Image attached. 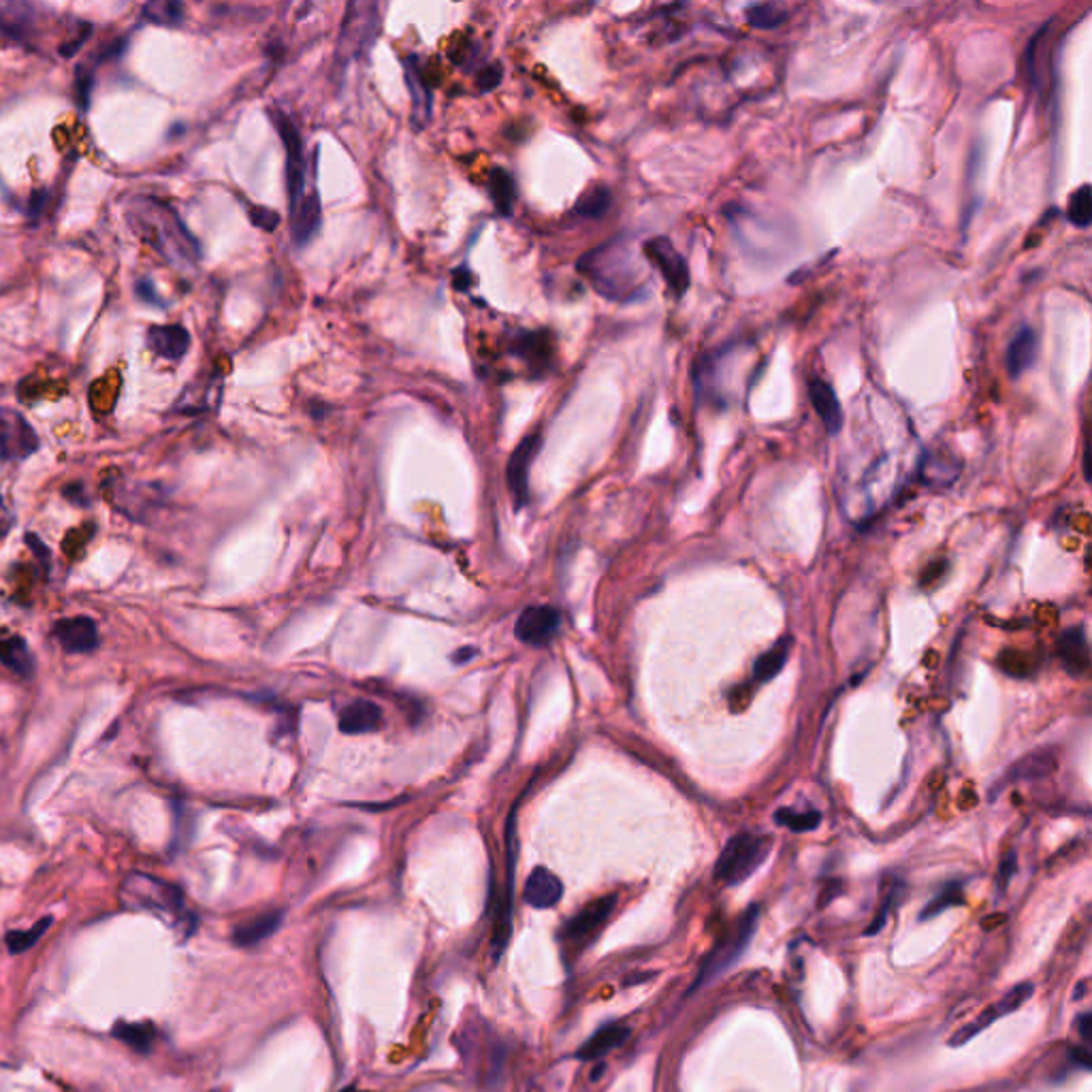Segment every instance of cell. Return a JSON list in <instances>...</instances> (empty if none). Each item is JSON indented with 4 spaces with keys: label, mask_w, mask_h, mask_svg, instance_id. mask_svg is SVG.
I'll return each mask as SVG.
<instances>
[{
    "label": "cell",
    "mask_w": 1092,
    "mask_h": 1092,
    "mask_svg": "<svg viewBox=\"0 0 1092 1092\" xmlns=\"http://www.w3.org/2000/svg\"><path fill=\"white\" fill-rule=\"evenodd\" d=\"M273 127H276L280 141L286 150V190L291 201V214L297 210L299 201L303 199L305 188V161H303V141L293 120L282 109H269Z\"/></svg>",
    "instance_id": "cell-5"
},
{
    "label": "cell",
    "mask_w": 1092,
    "mask_h": 1092,
    "mask_svg": "<svg viewBox=\"0 0 1092 1092\" xmlns=\"http://www.w3.org/2000/svg\"><path fill=\"white\" fill-rule=\"evenodd\" d=\"M54 636L67 653H90L98 647L96 624L88 616L60 619L54 625Z\"/></svg>",
    "instance_id": "cell-14"
},
{
    "label": "cell",
    "mask_w": 1092,
    "mask_h": 1092,
    "mask_svg": "<svg viewBox=\"0 0 1092 1092\" xmlns=\"http://www.w3.org/2000/svg\"><path fill=\"white\" fill-rule=\"evenodd\" d=\"M515 352L534 371H540L550 363V340L546 333H521L515 342Z\"/></svg>",
    "instance_id": "cell-28"
},
{
    "label": "cell",
    "mask_w": 1092,
    "mask_h": 1092,
    "mask_svg": "<svg viewBox=\"0 0 1092 1092\" xmlns=\"http://www.w3.org/2000/svg\"><path fill=\"white\" fill-rule=\"evenodd\" d=\"M322 220V207L318 190L303 194L299 201L297 210L293 211V239L297 245H305L312 242V237L318 233Z\"/></svg>",
    "instance_id": "cell-22"
},
{
    "label": "cell",
    "mask_w": 1092,
    "mask_h": 1092,
    "mask_svg": "<svg viewBox=\"0 0 1092 1092\" xmlns=\"http://www.w3.org/2000/svg\"><path fill=\"white\" fill-rule=\"evenodd\" d=\"M559 630V613L553 606H529L515 625V636L527 644H546Z\"/></svg>",
    "instance_id": "cell-13"
},
{
    "label": "cell",
    "mask_w": 1092,
    "mask_h": 1092,
    "mask_svg": "<svg viewBox=\"0 0 1092 1092\" xmlns=\"http://www.w3.org/2000/svg\"><path fill=\"white\" fill-rule=\"evenodd\" d=\"M1015 868H1018V858H1015V851H1009V854L1005 856L1001 862V868H998L997 881H998V889H1001V892L1009 886V881H1012Z\"/></svg>",
    "instance_id": "cell-43"
},
{
    "label": "cell",
    "mask_w": 1092,
    "mask_h": 1092,
    "mask_svg": "<svg viewBox=\"0 0 1092 1092\" xmlns=\"http://www.w3.org/2000/svg\"><path fill=\"white\" fill-rule=\"evenodd\" d=\"M1067 218L1069 222H1071L1073 227L1078 228H1088L1090 220H1092V196H1090V186L1084 184L1080 186L1075 193L1069 196V205H1067Z\"/></svg>",
    "instance_id": "cell-34"
},
{
    "label": "cell",
    "mask_w": 1092,
    "mask_h": 1092,
    "mask_svg": "<svg viewBox=\"0 0 1092 1092\" xmlns=\"http://www.w3.org/2000/svg\"><path fill=\"white\" fill-rule=\"evenodd\" d=\"M561 897H564V883H561V879L544 866L534 868L532 875H529L525 881V889H523V898H525L529 907L550 909L559 903Z\"/></svg>",
    "instance_id": "cell-17"
},
{
    "label": "cell",
    "mask_w": 1092,
    "mask_h": 1092,
    "mask_svg": "<svg viewBox=\"0 0 1092 1092\" xmlns=\"http://www.w3.org/2000/svg\"><path fill=\"white\" fill-rule=\"evenodd\" d=\"M501 81V69L500 67H484L480 70L478 75V86L483 90H493L495 86H498Z\"/></svg>",
    "instance_id": "cell-45"
},
{
    "label": "cell",
    "mask_w": 1092,
    "mask_h": 1092,
    "mask_svg": "<svg viewBox=\"0 0 1092 1092\" xmlns=\"http://www.w3.org/2000/svg\"><path fill=\"white\" fill-rule=\"evenodd\" d=\"M578 271L602 297L610 302H632L642 288V269L634 250L624 239L598 245L578 261Z\"/></svg>",
    "instance_id": "cell-2"
},
{
    "label": "cell",
    "mask_w": 1092,
    "mask_h": 1092,
    "mask_svg": "<svg viewBox=\"0 0 1092 1092\" xmlns=\"http://www.w3.org/2000/svg\"><path fill=\"white\" fill-rule=\"evenodd\" d=\"M963 903H964L963 883L952 881V883H947V886H943L941 892H939L924 909H922L920 920H932V917L943 914V911H947L952 907H960Z\"/></svg>",
    "instance_id": "cell-33"
},
{
    "label": "cell",
    "mask_w": 1092,
    "mask_h": 1092,
    "mask_svg": "<svg viewBox=\"0 0 1092 1092\" xmlns=\"http://www.w3.org/2000/svg\"><path fill=\"white\" fill-rule=\"evenodd\" d=\"M342 1092H357V1090H354V1088H343Z\"/></svg>",
    "instance_id": "cell-52"
},
{
    "label": "cell",
    "mask_w": 1092,
    "mask_h": 1092,
    "mask_svg": "<svg viewBox=\"0 0 1092 1092\" xmlns=\"http://www.w3.org/2000/svg\"><path fill=\"white\" fill-rule=\"evenodd\" d=\"M757 920H760V907L751 905V907L742 914L740 920L736 922V926L732 928L730 932H725L722 939H717L715 947L708 952L707 960H704L700 971H698L691 992L698 990V988L704 984H708V981H713L715 977H722L730 966L739 963L742 952H745L753 935H756Z\"/></svg>",
    "instance_id": "cell-4"
},
{
    "label": "cell",
    "mask_w": 1092,
    "mask_h": 1092,
    "mask_svg": "<svg viewBox=\"0 0 1092 1092\" xmlns=\"http://www.w3.org/2000/svg\"><path fill=\"white\" fill-rule=\"evenodd\" d=\"M1056 766H1058V762L1052 753H1047V751L1033 753V756H1026L1020 762H1015L1013 766L1007 771V774H1005L1003 783H1012V781H1018V779L1046 777V774L1056 771Z\"/></svg>",
    "instance_id": "cell-29"
},
{
    "label": "cell",
    "mask_w": 1092,
    "mask_h": 1092,
    "mask_svg": "<svg viewBox=\"0 0 1092 1092\" xmlns=\"http://www.w3.org/2000/svg\"><path fill=\"white\" fill-rule=\"evenodd\" d=\"M1039 357V335L1033 327H1020L1009 342L1007 352H1005V369H1007L1009 378L1018 380L1024 371H1029L1037 363Z\"/></svg>",
    "instance_id": "cell-15"
},
{
    "label": "cell",
    "mask_w": 1092,
    "mask_h": 1092,
    "mask_svg": "<svg viewBox=\"0 0 1092 1092\" xmlns=\"http://www.w3.org/2000/svg\"><path fill=\"white\" fill-rule=\"evenodd\" d=\"M903 889H905L903 881H892V886L888 888L886 898H883L881 909H879V914H877L875 920H873V924L866 928V932H864V935H877V932L881 931L883 926H886L889 911L894 909V905H897L898 900H900V897H903Z\"/></svg>",
    "instance_id": "cell-38"
},
{
    "label": "cell",
    "mask_w": 1092,
    "mask_h": 1092,
    "mask_svg": "<svg viewBox=\"0 0 1092 1092\" xmlns=\"http://www.w3.org/2000/svg\"><path fill=\"white\" fill-rule=\"evenodd\" d=\"M135 293H136V297H139L141 302H144V303L158 305V308H165V302H162V299L158 297V293H156L154 284H152L150 280H147V277H141V280L136 282Z\"/></svg>",
    "instance_id": "cell-42"
},
{
    "label": "cell",
    "mask_w": 1092,
    "mask_h": 1092,
    "mask_svg": "<svg viewBox=\"0 0 1092 1092\" xmlns=\"http://www.w3.org/2000/svg\"><path fill=\"white\" fill-rule=\"evenodd\" d=\"M122 897L128 905L139 909L158 911V914H171L176 915L182 911V894L169 883L158 881V879L145 875H130L122 886Z\"/></svg>",
    "instance_id": "cell-7"
},
{
    "label": "cell",
    "mask_w": 1092,
    "mask_h": 1092,
    "mask_svg": "<svg viewBox=\"0 0 1092 1092\" xmlns=\"http://www.w3.org/2000/svg\"><path fill=\"white\" fill-rule=\"evenodd\" d=\"M946 570H947V561H935V564H931L924 572H922L920 585L922 587L935 585L939 578L946 575Z\"/></svg>",
    "instance_id": "cell-44"
},
{
    "label": "cell",
    "mask_w": 1092,
    "mask_h": 1092,
    "mask_svg": "<svg viewBox=\"0 0 1092 1092\" xmlns=\"http://www.w3.org/2000/svg\"><path fill=\"white\" fill-rule=\"evenodd\" d=\"M474 655H476V649H472V647H461V649H459V651H455V653L451 655V659H452V662H455V664H466V662H469V659L474 658Z\"/></svg>",
    "instance_id": "cell-48"
},
{
    "label": "cell",
    "mask_w": 1092,
    "mask_h": 1092,
    "mask_svg": "<svg viewBox=\"0 0 1092 1092\" xmlns=\"http://www.w3.org/2000/svg\"><path fill=\"white\" fill-rule=\"evenodd\" d=\"M1033 990H1035V988H1033V984H1029V981H1024V984H1018L1015 988H1012V990H1009L1003 998H998L997 1003H992L990 1007L984 1009V1012L977 1015L973 1022H969L966 1026H963V1029H960V1030H956V1033L952 1035V1039H949V1046H952V1047L964 1046L966 1041L973 1039V1037L980 1035L981 1030H986L988 1026L995 1024L998 1018H1003V1015H1007V1013L1018 1012V1009L1022 1007V1005L1029 1001L1030 997H1033Z\"/></svg>",
    "instance_id": "cell-10"
},
{
    "label": "cell",
    "mask_w": 1092,
    "mask_h": 1092,
    "mask_svg": "<svg viewBox=\"0 0 1092 1092\" xmlns=\"http://www.w3.org/2000/svg\"><path fill=\"white\" fill-rule=\"evenodd\" d=\"M627 1037H630V1029H627V1026L606 1024L589 1037V1039L585 1041V1046L576 1052V1056L581 1058V1061H595V1058H602L608 1052H613L615 1047H619L621 1044H624Z\"/></svg>",
    "instance_id": "cell-25"
},
{
    "label": "cell",
    "mask_w": 1092,
    "mask_h": 1092,
    "mask_svg": "<svg viewBox=\"0 0 1092 1092\" xmlns=\"http://www.w3.org/2000/svg\"><path fill=\"white\" fill-rule=\"evenodd\" d=\"M128 225L147 245L173 267H193L201 259V245L184 227L171 207L152 199L135 196L127 210Z\"/></svg>",
    "instance_id": "cell-1"
},
{
    "label": "cell",
    "mask_w": 1092,
    "mask_h": 1092,
    "mask_svg": "<svg viewBox=\"0 0 1092 1092\" xmlns=\"http://www.w3.org/2000/svg\"><path fill=\"white\" fill-rule=\"evenodd\" d=\"M615 905H616L615 894H608V897H602V898L593 900V903H589L587 907H583L581 911H578L572 920H567L566 928L561 931V939L567 943H572V946L592 941V939L598 935L600 931H602L606 922H608L610 914L615 911Z\"/></svg>",
    "instance_id": "cell-11"
},
{
    "label": "cell",
    "mask_w": 1092,
    "mask_h": 1092,
    "mask_svg": "<svg viewBox=\"0 0 1092 1092\" xmlns=\"http://www.w3.org/2000/svg\"><path fill=\"white\" fill-rule=\"evenodd\" d=\"M116 1035L136 1052H147L154 1041V1029L150 1024L122 1022L116 1026Z\"/></svg>",
    "instance_id": "cell-36"
},
{
    "label": "cell",
    "mask_w": 1092,
    "mask_h": 1092,
    "mask_svg": "<svg viewBox=\"0 0 1092 1092\" xmlns=\"http://www.w3.org/2000/svg\"><path fill=\"white\" fill-rule=\"evenodd\" d=\"M1071 1058L1075 1061V1064H1080V1067H1082V1069H1088L1090 1067V1052H1088V1047H1086V1046L1084 1047H1075V1050H1071Z\"/></svg>",
    "instance_id": "cell-47"
},
{
    "label": "cell",
    "mask_w": 1092,
    "mask_h": 1092,
    "mask_svg": "<svg viewBox=\"0 0 1092 1092\" xmlns=\"http://www.w3.org/2000/svg\"><path fill=\"white\" fill-rule=\"evenodd\" d=\"M540 442H542L540 434L525 435V438L521 440V444L515 449V452H512L510 461H508V469H506L508 487H510L512 495H515L517 506L527 504L529 467H532V461L538 455Z\"/></svg>",
    "instance_id": "cell-12"
},
{
    "label": "cell",
    "mask_w": 1092,
    "mask_h": 1092,
    "mask_svg": "<svg viewBox=\"0 0 1092 1092\" xmlns=\"http://www.w3.org/2000/svg\"><path fill=\"white\" fill-rule=\"evenodd\" d=\"M773 839L764 834L740 832L732 837L715 864V879L725 886H740L766 862Z\"/></svg>",
    "instance_id": "cell-3"
},
{
    "label": "cell",
    "mask_w": 1092,
    "mask_h": 1092,
    "mask_svg": "<svg viewBox=\"0 0 1092 1092\" xmlns=\"http://www.w3.org/2000/svg\"><path fill=\"white\" fill-rule=\"evenodd\" d=\"M144 20L156 26H179L184 21V4L173 0H154L144 7Z\"/></svg>",
    "instance_id": "cell-32"
},
{
    "label": "cell",
    "mask_w": 1092,
    "mask_h": 1092,
    "mask_svg": "<svg viewBox=\"0 0 1092 1092\" xmlns=\"http://www.w3.org/2000/svg\"><path fill=\"white\" fill-rule=\"evenodd\" d=\"M403 75H406V86L410 98H412V116L420 127H425L429 122L434 105H431V90L425 84L423 70H420L417 58H403Z\"/></svg>",
    "instance_id": "cell-21"
},
{
    "label": "cell",
    "mask_w": 1092,
    "mask_h": 1092,
    "mask_svg": "<svg viewBox=\"0 0 1092 1092\" xmlns=\"http://www.w3.org/2000/svg\"><path fill=\"white\" fill-rule=\"evenodd\" d=\"M284 914L282 911H269V914H261L252 920L244 922L233 931V941L239 947H252L256 943L269 939L277 928L282 926Z\"/></svg>",
    "instance_id": "cell-24"
},
{
    "label": "cell",
    "mask_w": 1092,
    "mask_h": 1092,
    "mask_svg": "<svg viewBox=\"0 0 1092 1092\" xmlns=\"http://www.w3.org/2000/svg\"><path fill=\"white\" fill-rule=\"evenodd\" d=\"M47 196H49L47 190H35V193H32L30 205H29V216L30 218H39L41 210H43V207H46Z\"/></svg>",
    "instance_id": "cell-46"
},
{
    "label": "cell",
    "mask_w": 1092,
    "mask_h": 1092,
    "mask_svg": "<svg viewBox=\"0 0 1092 1092\" xmlns=\"http://www.w3.org/2000/svg\"><path fill=\"white\" fill-rule=\"evenodd\" d=\"M90 92H92V69L81 64V67L78 69V75H75V95H78V103L84 112H88Z\"/></svg>",
    "instance_id": "cell-40"
},
{
    "label": "cell",
    "mask_w": 1092,
    "mask_h": 1092,
    "mask_svg": "<svg viewBox=\"0 0 1092 1092\" xmlns=\"http://www.w3.org/2000/svg\"><path fill=\"white\" fill-rule=\"evenodd\" d=\"M774 822H777L779 826L790 828L791 832H811V830H815L819 826L822 815H819L817 811L796 813L791 809H779L777 813H774Z\"/></svg>",
    "instance_id": "cell-37"
},
{
    "label": "cell",
    "mask_w": 1092,
    "mask_h": 1092,
    "mask_svg": "<svg viewBox=\"0 0 1092 1092\" xmlns=\"http://www.w3.org/2000/svg\"><path fill=\"white\" fill-rule=\"evenodd\" d=\"M378 29L380 18L376 4H351L342 26L337 56L346 60L357 58L359 54H363L365 49L371 47V43L378 37Z\"/></svg>",
    "instance_id": "cell-6"
},
{
    "label": "cell",
    "mask_w": 1092,
    "mask_h": 1092,
    "mask_svg": "<svg viewBox=\"0 0 1092 1092\" xmlns=\"http://www.w3.org/2000/svg\"><path fill=\"white\" fill-rule=\"evenodd\" d=\"M745 15L749 26L757 30H774L788 20L785 11L779 9L777 4H751V7H747Z\"/></svg>",
    "instance_id": "cell-35"
},
{
    "label": "cell",
    "mask_w": 1092,
    "mask_h": 1092,
    "mask_svg": "<svg viewBox=\"0 0 1092 1092\" xmlns=\"http://www.w3.org/2000/svg\"><path fill=\"white\" fill-rule=\"evenodd\" d=\"M809 400L813 403V408H815L817 417L822 418L823 427L830 435H837L840 429H843V406H840L837 393H834L832 385L826 380H822L819 376H813L809 380Z\"/></svg>",
    "instance_id": "cell-16"
},
{
    "label": "cell",
    "mask_w": 1092,
    "mask_h": 1092,
    "mask_svg": "<svg viewBox=\"0 0 1092 1092\" xmlns=\"http://www.w3.org/2000/svg\"><path fill=\"white\" fill-rule=\"evenodd\" d=\"M642 250L655 269H659V273H662L668 288L674 293V297H682L691 284L690 265L682 259L679 250L674 248L673 242H670L668 237H653L642 245Z\"/></svg>",
    "instance_id": "cell-9"
},
{
    "label": "cell",
    "mask_w": 1092,
    "mask_h": 1092,
    "mask_svg": "<svg viewBox=\"0 0 1092 1092\" xmlns=\"http://www.w3.org/2000/svg\"><path fill=\"white\" fill-rule=\"evenodd\" d=\"M0 664L24 679L35 673V658H32L29 644L20 636L0 638Z\"/></svg>",
    "instance_id": "cell-26"
},
{
    "label": "cell",
    "mask_w": 1092,
    "mask_h": 1092,
    "mask_svg": "<svg viewBox=\"0 0 1092 1092\" xmlns=\"http://www.w3.org/2000/svg\"><path fill=\"white\" fill-rule=\"evenodd\" d=\"M610 203H613L610 190L606 188V186H593V188L585 190V193L578 196L575 214L581 218H589V220H600V218L610 210Z\"/></svg>",
    "instance_id": "cell-31"
},
{
    "label": "cell",
    "mask_w": 1092,
    "mask_h": 1092,
    "mask_svg": "<svg viewBox=\"0 0 1092 1092\" xmlns=\"http://www.w3.org/2000/svg\"><path fill=\"white\" fill-rule=\"evenodd\" d=\"M147 346L158 357L179 361L190 348V333L182 325H154L147 329Z\"/></svg>",
    "instance_id": "cell-18"
},
{
    "label": "cell",
    "mask_w": 1092,
    "mask_h": 1092,
    "mask_svg": "<svg viewBox=\"0 0 1092 1092\" xmlns=\"http://www.w3.org/2000/svg\"><path fill=\"white\" fill-rule=\"evenodd\" d=\"M39 449V435L18 410L0 408V461H21Z\"/></svg>",
    "instance_id": "cell-8"
},
{
    "label": "cell",
    "mask_w": 1092,
    "mask_h": 1092,
    "mask_svg": "<svg viewBox=\"0 0 1092 1092\" xmlns=\"http://www.w3.org/2000/svg\"><path fill=\"white\" fill-rule=\"evenodd\" d=\"M11 525V515L7 512V508L3 504V498H0V536H3L4 532H7Z\"/></svg>",
    "instance_id": "cell-50"
},
{
    "label": "cell",
    "mask_w": 1092,
    "mask_h": 1092,
    "mask_svg": "<svg viewBox=\"0 0 1092 1092\" xmlns=\"http://www.w3.org/2000/svg\"><path fill=\"white\" fill-rule=\"evenodd\" d=\"M382 724V711L374 702L354 700L340 715V730L343 734H368L376 732Z\"/></svg>",
    "instance_id": "cell-23"
},
{
    "label": "cell",
    "mask_w": 1092,
    "mask_h": 1092,
    "mask_svg": "<svg viewBox=\"0 0 1092 1092\" xmlns=\"http://www.w3.org/2000/svg\"><path fill=\"white\" fill-rule=\"evenodd\" d=\"M1090 1022H1092L1090 1013H1082L1078 1018V1030H1080V1035H1082V1039L1086 1041V1044H1088V1041H1090V1026H1092Z\"/></svg>",
    "instance_id": "cell-49"
},
{
    "label": "cell",
    "mask_w": 1092,
    "mask_h": 1092,
    "mask_svg": "<svg viewBox=\"0 0 1092 1092\" xmlns=\"http://www.w3.org/2000/svg\"><path fill=\"white\" fill-rule=\"evenodd\" d=\"M1056 651H1058V658H1061L1063 666L1069 670V673L1071 674L1086 673L1090 666V644H1088V636H1086V627L1078 625V627H1071V630L1064 632V634L1058 638Z\"/></svg>",
    "instance_id": "cell-19"
},
{
    "label": "cell",
    "mask_w": 1092,
    "mask_h": 1092,
    "mask_svg": "<svg viewBox=\"0 0 1092 1092\" xmlns=\"http://www.w3.org/2000/svg\"><path fill=\"white\" fill-rule=\"evenodd\" d=\"M49 924H52V920H49V917H46V920H41L35 928H30V931H26V932H9L7 943H9L11 952H24V949H29L30 946H35L37 939H39L43 932L47 931Z\"/></svg>",
    "instance_id": "cell-39"
},
{
    "label": "cell",
    "mask_w": 1092,
    "mask_h": 1092,
    "mask_svg": "<svg viewBox=\"0 0 1092 1092\" xmlns=\"http://www.w3.org/2000/svg\"><path fill=\"white\" fill-rule=\"evenodd\" d=\"M452 277H455V284H457V288H461V291H463V288H466V286H467V280H469V276H467V271H463V269H457V271H455V276H452Z\"/></svg>",
    "instance_id": "cell-51"
},
{
    "label": "cell",
    "mask_w": 1092,
    "mask_h": 1092,
    "mask_svg": "<svg viewBox=\"0 0 1092 1092\" xmlns=\"http://www.w3.org/2000/svg\"><path fill=\"white\" fill-rule=\"evenodd\" d=\"M791 644H794L791 642V636H783V638H779V641L774 642L768 651H764L760 658H757L756 666H753V679H756L757 682L773 681L774 676L783 670V666L788 664Z\"/></svg>",
    "instance_id": "cell-27"
},
{
    "label": "cell",
    "mask_w": 1092,
    "mask_h": 1092,
    "mask_svg": "<svg viewBox=\"0 0 1092 1092\" xmlns=\"http://www.w3.org/2000/svg\"><path fill=\"white\" fill-rule=\"evenodd\" d=\"M37 11L21 0H0V35L11 39H26L35 30Z\"/></svg>",
    "instance_id": "cell-20"
},
{
    "label": "cell",
    "mask_w": 1092,
    "mask_h": 1092,
    "mask_svg": "<svg viewBox=\"0 0 1092 1092\" xmlns=\"http://www.w3.org/2000/svg\"><path fill=\"white\" fill-rule=\"evenodd\" d=\"M489 194H491V199H493L495 207H498L500 214H504V216L512 214V205H515V199H517V186H515V179H512V176L506 171V169L495 167L493 171L489 173Z\"/></svg>",
    "instance_id": "cell-30"
},
{
    "label": "cell",
    "mask_w": 1092,
    "mask_h": 1092,
    "mask_svg": "<svg viewBox=\"0 0 1092 1092\" xmlns=\"http://www.w3.org/2000/svg\"><path fill=\"white\" fill-rule=\"evenodd\" d=\"M250 218H252L256 227L265 228V231H273V228L277 227V222H280L276 211L267 210V207H250Z\"/></svg>",
    "instance_id": "cell-41"
}]
</instances>
